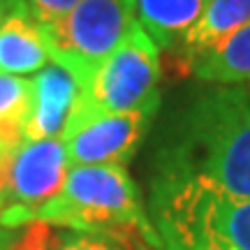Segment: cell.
Returning <instances> with one entry per match:
<instances>
[{
    "mask_svg": "<svg viewBox=\"0 0 250 250\" xmlns=\"http://www.w3.org/2000/svg\"><path fill=\"white\" fill-rule=\"evenodd\" d=\"M81 100V83L74 74L49 62L30 79V104L23 139H61L72 111Z\"/></svg>",
    "mask_w": 250,
    "mask_h": 250,
    "instance_id": "obj_8",
    "label": "cell"
},
{
    "mask_svg": "<svg viewBox=\"0 0 250 250\" xmlns=\"http://www.w3.org/2000/svg\"><path fill=\"white\" fill-rule=\"evenodd\" d=\"M248 21L250 0H208L199 21L190 28L186 40L181 42L179 54L188 62L197 54L215 46L220 40H225L229 33H234Z\"/></svg>",
    "mask_w": 250,
    "mask_h": 250,
    "instance_id": "obj_12",
    "label": "cell"
},
{
    "mask_svg": "<svg viewBox=\"0 0 250 250\" xmlns=\"http://www.w3.org/2000/svg\"><path fill=\"white\" fill-rule=\"evenodd\" d=\"M12 234H14V229H7V227H2V225H0V250H9Z\"/></svg>",
    "mask_w": 250,
    "mask_h": 250,
    "instance_id": "obj_17",
    "label": "cell"
},
{
    "mask_svg": "<svg viewBox=\"0 0 250 250\" xmlns=\"http://www.w3.org/2000/svg\"><path fill=\"white\" fill-rule=\"evenodd\" d=\"M30 223L100 234L118 243L123 234L137 229L151 239L155 250V236L144 211L139 188L123 165L70 167L62 190L30 215Z\"/></svg>",
    "mask_w": 250,
    "mask_h": 250,
    "instance_id": "obj_3",
    "label": "cell"
},
{
    "mask_svg": "<svg viewBox=\"0 0 250 250\" xmlns=\"http://www.w3.org/2000/svg\"><path fill=\"white\" fill-rule=\"evenodd\" d=\"M134 21L160 51H179L208 0H127Z\"/></svg>",
    "mask_w": 250,
    "mask_h": 250,
    "instance_id": "obj_9",
    "label": "cell"
},
{
    "mask_svg": "<svg viewBox=\"0 0 250 250\" xmlns=\"http://www.w3.org/2000/svg\"><path fill=\"white\" fill-rule=\"evenodd\" d=\"M146 215L155 250H250V199L202 176L158 171Z\"/></svg>",
    "mask_w": 250,
    "mask_h": 250,
    "instance_id": "obj_2",
    "label": "cell"
},
{
    "mask_svg": "<svg viewBox=\"0 0 250 250\" xmlns=\"http://www.w3.org/2000/svg\"><path fill=\"white\" fill-rule=\"evenodd\" d=\"M79 0H26L30 14L37 19V23H54L61 17H65L70 9L77 7Z\"/></svg>",
    "mask_w": 250,
    "mask_h": 250,
    "instance_id": "obj_15",
    "label": "cell"
},
{
    "mask_svg": "<svg viewBox=\"0 0 250 250\" xmlns=\"http://www.w3.org/2000/svg\"><path fill=\"white\" fill-rule=\"evenodd\" d=\"M188 67L199 81L213 86L250 83V21L188 61Z\"/></svg>",
    "mask_w": 250,
    "mask_h": 250,
    "instance_id": "obj_11",
    "label": "cell"
},
{
    "mask_svg": "<svg viewBox=\"0 0 250 250\" xmlns=\"http://www.w3.org/2000/svg\"><path fill=\"white\" fill-rule=\"evenodd\" d=\"M160 77V49L134 23L123 44L90 74L81 102L102 111L158 109Z\"/></svg>",
    "mask_w": 250,
    "mask_h": 250,
    "instance_id": "obj_5",
    "label": "cell"
},
{
    "mask_svg": "<svg viewBox=\"0 0 250 250\" xmlns=\"http://www.w3.org/2000/svg\"><path fill=\"white\" fill-rule=\"evenodd\" d=\"M158 171L202 176L250 199V93L208 86L192 95L158 153Z\"/></svg>",
    "mask_w": 250,
    "mask_h": 250,
    "instance_id": "obj_1",
    "label": "cell"
},
{
    "mask_svg": "<svg viewBox=\"0 0 250 250\" xmlns=\"http://www.w3.org/2000/svg\"><path fill=\"white\" fill-rule=\"evenodd\" d=\"M49 61L42 26L26 5L0 26V74H37Z\"/></svg>",
    "mask_w": 250,
    "mask_h": 250,
    "instance_id": "obj_10",
    "label": "cell"
},
{
    "mask_svg": "<svg viewBox=\"0 0 250 250\" xmlns=\"http://www.w3.org/2000/svg\"><path fill=\"white\" fill-rule=\"evenodd\" d=\"M127 0H79L54 23H40L51 61L74 74L81 90L90 74L123 44L134 28Z\"/></svg>",
    "mask_w": 250,
    "mask_h": 250,
    "instance_id": "obj_4",
    "label": "cell"
},
{
    "mask_svg": "<svg viewBox=\"0 0 250 250\" xmlns=\"http://www.w3.org/2000/svg\"><path fill=\"white\" fill-rule=\"evenodd\" d=\"M51 250H123V246L116 239L100 236V234L86 232H62L56 236V243Z\"/></svg>",
    "mask_w": 250,
    "mask_h": 250,
    "instance_id": "obj_14",
    "label": "cell"
},
{
    "mask_svg": "<svg viewBox=\"0 0 250 250\" xmlns=\"http://www.w3.org/2000/svg\"><path fill=\"white\" fill-rule=\"evenodd\" d=\"M21 7H26V0H0V26Z\"/></svg>",
    "mask_w": 250,
    "mask_h": 250,
    "instance_id": "obj_16",
    "label": "cell"
},
{
    "mask_svg": "<svg viewBox=\"0 0 250 250\" xmlns=\"http://www.w3.org/2000/svg\"><path fill=\"white\" fill-rule=\"evenodd\" d=\"M67 155L61 139H23L12 151L0 190V225L17 229L62 190Z\"/></svg>",
    "mask_w": 250,
    "mask_h": 250,
    "instance_id": "obj_6",
    "label": "cell"
},
{
    "mask_svg": "<svg viewBox=\"0 0 250 250\" xmlns=\"http://www.w3.org/2000/svg\"><path fill=\"white\" fill-rule=\"evenodd\" d=\"M158 109L102 111L81 102L62 130L67 165H125L151 127Z\"/></svg>",
    "mask_w": 250,
    "mask_h": 250,
    "instance_id": "obj_7",
    "label": "cell"
},
{
    "mask_svg": "<svg viewBox=\"0 0 250 250\" xmlns=\"http://www.w3.org/2000/svg\"><path fill=\"white\" fill-rule=\"evenodd\" d=\"M28 104L30 79L0 74V142L7 148H17L23 142Z\"/></svg>",
    "mask_w": 250,
    "mask_h": 250,
    "instance_id": "obj_13",
    "label": "cell"
},
{
    "mask_svg": "<svg viewBox=\"0 0 250 250\" xmlns=\"http://www.w3.org/2000/svg\"><path fill=\"white\" fill-rule=\"evenodd\" d=\"M9 151H14V148H7V146H5V144L0 142V158H2V155H5V153H9Z\"/></svg>",
    "mask_w": 250,
    "mask_h": 250,
    "instance_id": "obj_18",
    "label": "cell"
}]
</instances>
